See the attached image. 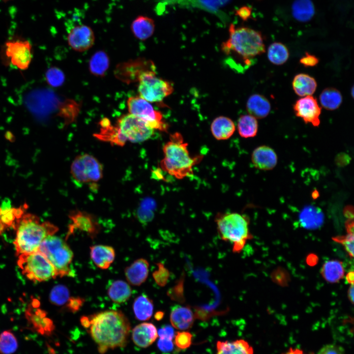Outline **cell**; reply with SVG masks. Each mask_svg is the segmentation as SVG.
Returning a JSON list of instances; mask_svg holds the SVG:
<instances>
[{
  "instance_id": "cell-23",
  "label": "cell",
  "mask_w": 354,
  "mask_h": 354,
  "mask_svg": "<svg viewBox=\"0 0 354 354\" xmlns=\"http://www.w3.org/2000/svg\"><path fill=\"white\" fill-rule=\"evenodd\" d=\"M90 255L92 261L98 267L105 269L114 262L115 251L110 246L95 245L90 247Z\"/></svg>"
},
{
  "instance_id": "cell-14",
  "label": "cell",
  "mask_w": 354,
  "mask_h": 354,
  "mask_svg": "<svg viewBox=\"0 0 354 354\" xmlns=\"http://www.w3.org/2000/svg\"><path fill=\"white\" fill-rule=\"evenodd\" d=\"M71 223L68 228L67 236L76 230L86 232L91 238H94L100 232L101 227L96 217L87 212L75 209L68 215Z\"/></svg>"
},
{
  "instance_id": "cell-17",
  "label": "cell",
  "mask_w": 354,
  "mask_h": 354,
  "mask_svg": "<svg viewBox=\"0 0 354 354\" xmlns=\"http://www.w3.org/2000/svg\"><path fill=\"white\" fill-rule=\"evenodd\" d=\"M251 160L253 165L262 170H270L273 169L277 163V156L271 148L262 146L256 148L253 151Z\"/></svg>"
},
{
  "instance_id": "cell-30",
  "label": "cell",
  "mask_w": 354,
  "mask_h": 354,
  "mask_svg": "<svg viewBox=\"0 0 354 354\" xmlns=\"http://www.w3.org/2000/svg\"><path fill=\"white\" fill-rule=\"evenodd\" d=\"M131 288L129 284L120 280L113 282L107 290L110 298L117 303L126 302L131 296Z\"/></svg>"
},
{
  "instance_id": "cell-22",
  "label": "cell",
  "mask_w": 354,
  "mask_h": 354,
  "mask_svg": "<svg viewBox=\"0 0 354 354\" xmlns=\"http://www.w3.org/2000/svg\"><path fill=\"white\" fill-rule=\"evenodd\" d=\"M100 131L94 136L99 140L119 146H123L127 141L116 125L111 124L109 119L104 118L100 121Z\"/></svg>"
},
{
  "instance_id": "cell-43",
  "label": "cell",
  "mask_w": 354,
  "mask_h": 354,
  "mask_svg": "<svg viewBox=\"0 0 354 354\" xmlns=\"http://www.w3.org/2000/svg\"><path fill=\"white\" fill-rule=\"evenodd\" d=\"M334 241L342 244L351 257L354 256V232H348L347 235L333 238Z\"/></svg>"
},
{
  "instance_id": "cell-38",
  "label": "cell",
  "mask_w": 354,
  "mask_h": 354,
  "mask_svg": "<svg viewBox=\"0 0 354 354\" xmlns=\"http://www.w3.org/2000/svg\"><path fill=\"white\" fill-rule=\"evenodd\" d=\"M18 347V342L10 330H4L0 334V354H13Z\"/></svg>"
},
{
  "instance_id": "cell-19",
  "label": "cell",
  "mask_w": 354,
  "mask_h": 354,
  "mask_svg": "<svg viewBox=\"0 0 354 354\" xmlns=\"http://www.w3.org/2000/svg\"><path fill=\"white\" fill-rule=\"evenodd\" d=\"M149 263L146 259L136 260L124 270L128 282L133 286H139L145 282L148 274Z\"/></svg>"
},
{
  "instance_id": "cell-41",
  "label": "cell",
  "mask_w": 354,
  "mask_h": 354,
  "mask_svg": "<svg viewBox=\"0 0 354 354\" xmlns=\"http://www.w3.org/2000/svg\"><path fill=\"white\" fill-rule=\"evenodd\" d=\"M45 77L48 84L53 87L62 86L65 81V75L63 71L57 67L48 69Z\"/></svg>"
},
{
  "instance_id": "cell-28",
  "label": "cell",
  "mask_w": 354,
  "mask_h": 354,
  "mask_svg": "<svg viewBox=\"0 0 354 354\" xmlns=\"http://www.w3.org/2000/svg\"><path fill=\"white\" fill-rule=\"evenodd\" d=\"M292 86L297 95L304 97L313 94L316 89L317 84L313 77L306 74L300 73L295 76Z\"/></svg>"
},
{
  "instance_id": "cell-5",
  "label": "cell",
  "mask_w": 354,
  "mask_h": 354,
  "mask_svg": "<svg viewBox=\"0 0 354 354\" xmlns=\"http://www.w3.org/2000/svg\"><path fill=\"white\" fill-rule=\"evenodd\" d=\"M217 230L224 241L233 243V252H239L252 236L249 230V220L237 212L218 213L215 218Z\"/></svg>"
},
{
  "instance_id": "cell-25",
  "label": "cell",
  "mask_w": 354,
  "mask_h": 354,
  "mask_svg": "<svg viewBox=\"0 0 354 354\" xmlns=\"http://www.w3.org/2000/svg\"><path fill=\"white\" fill-rule=\"evenodd\" d=\"M246 109L249 115L256 118H263L270 113L271 105L264 96L254 94L249 97L246 103Z\"/></svg>"
},
{
  "instance_id": "cell-29",
  "label": "cell",
  "mask_w": 354,
  "mask_h": 354,
  "mask_svg": "<svg viewBox=\"0 0 354 354\" xmlns=\"http://www.w3.org/2000/svg\"><path fill=\"white\" fill-rule=\"evenodd\" d=\"M216 354H253L252 348L243 340L218 341Z\"/></svg>"
},
{
  "instance_id": "cell-37",
  "label": "cell",
  "mask_w": 354,
  "mask_h": 354,
  "mask_svg": "<svg viewBox=\"0 0 354 354\" xmlns=\"http://www.w3.org/2000/svg\"><path fill=\"white\" fill-rule=\"evenodd\" d=\"M289 57V52L287 47L280 42H274L268 48V59L274 64H283L286 62Z\"/></svg>"
},
{
  "instance_id": "cell-4",
  "label": "cell",
  "mask_w": 354,
  "mask_h": 354,
  "mask_svg": "<svg viewBox=\"0 0 354 354\" xmlns=\"http://www.w3.org/2000/svg\"><path fill=\"white\" fill-rule=\"evenodd\" d=\"M229 31V38L221 45L225 54L235 53L248 61L265 52L263 39L259 32L246 27L236 28L233 24L230 25Z\"/></svg>"
},
{
  "instance_id": "cell-12",
  "label": "cell",
  "mask_w": 354,
  "mask_h": 354,
  "mask_svg": "<svg viewBox=\"0 0 354 354\" xmlns=\"http://www.w3.org/2000/svg\"><path fill=\"white\" fill-rule=\"evenodd\" d=\"M4 55L13 66L25 70L31 61L32 46L27 40H9L5 44Z\"/></svg>"
},
{
  "instance_id": "cell-3",
  "label": "cell",
  "mask_w": 354,
  "mask_h": 354,
  "mask_svg": "<svg viewBox=\"0 0 354 354\" xmlns=\"http://www.w3.org/2000/svg\"><path fill=\"white\" fill-rule=\"evenodd\" d=\"M187 147L188 144L184 142L180 133L171 134L169 141L163 147L164 157L160 161L162 169L179 179L192 175L193 166L202 157H192Z\"/></svg>"
},
{
  "instance_id": "cell-18",
  "label": "cell",
  "mask_w": 354,
  "mask_h": 354,
  "mask_svg": "<svg viewBox=\"0 0 354 354\" xmlns=\"http://www.w3.org/2000/svg\"><path fill=\"white\" fill-rule=\"evenodd\" d=\"M158 337L154 324L143 323L136 325L132 331V339L137 346L145 348L151 345Z\"/></svg>"
},
{
  "instance_id": "cell-34",
  "label": "cell",
  "mask_w": 354,
  "mask_h": 354,
  "mask_svg": "<svg viewBox=\"0 0 354 354\" xmlns=\"http://www.w3.org/2000/svg\"><path fill=\"white\" fill-rule=\"evenodd\" d=\"M292 7L293 16L300 22L309 21L315 14L314 4L311 0H295Z\"/></svg>"
},
{
  "instance_id": "cell-2",
  "label": "cell",
  "mask_w": 354,
  "mask_h": 354,
  "mask_svg": "<svg viewBox=\"0 0 354 354\" xmlns=\"http://www.w3.org/2000/svg\"><path fill=\"white\" fill-rule=\"evenodd\" d=\"M15 224L16 234L13 243L17 256L37 251L46 237L59 230L55 225L48 221L41 222L38 216L31 213L24 214Z\"/></svg>"
},
{
  "instance_id": "cell-27",
  "label": "cell",
  "mask_w": 354,
  "mask_h": 354,
  "mask_svg": "<svg viewBox=\"0 0 354 354\" xmlns=\"http://www.w3.org/2000/svg\"><path fill=\"white\" fill-rule=\"evenodd\" d=\"M46 313L40 309L29 308L26 313L27 319L33 326L43 334L50 333L54 328L52 320L46 317Z\"/></svg>"
},
{
  "instance_id": "cell-53",
  "label": "cell",
  "mask_w": 354,
  "mask_h": 354,
  "mask_svg": "<svg viewBox=\"0 0 354 354\" xmlns=\"http://www.w3.org/2000/svg\"><path fill=\"white\" fill-rule=\"evenodd\" d=\"M354 274L353 271H350L347 274L346 279L348 282L351 284H354Z\"/></svg>"
},
{
  "instance_id": "cell-40",
  "label": "cell",
  "mask_w": 354,
  "mask_h": 354,
  "mask_svg": "<svg viewBox=\"0 0 354 354\" xmlns=\"http://www.w3.org/2000/svg\"><path fill=\"white\" fill-rule=\"evenodd\" d=\"M62 104L61 109V115L65 119L66 124L74 121L80 111L78 103L73 100L67 99Z\"/></svg>"
},
{
  "instance_id": "cell-1",
  "label": "cell",
  "mask_w": 354,
  "mask_h": 354,
  "mask_svg": "<svg viewBox=\"0 0 354 354\" xmlns=\"http://www.w3.org/2000/svg\"><path fill=\"white\" fill-rule=\"evenodd\" d=\"M91 337L104 354L109 349L123 348L131 330L130 322L120 311L106 310L88 317Z\"/></svg>"
},
{
  "instance_id": "cell-24",
  "label": "cell",
  "mask_w": 354,
  "mask_h": 354,
  "mask_svg": "<svg viewBox=\"0 0 354 354\" xmlns=\"http://www.w3.org/2000/svg\"><path fill=\"white\" fill-rule=\"evenodd\" d=\"M324 216L321 209L312 206L304 208L299 216V221L304 228L315 230L320 227L324 222Z\"/></svg>"
},
{
  "instance_id": "cell-13",
  "label": "cell",
  "mask_w": 354,
  "mask_h": 354,
  "mask_svg": "<svg viewBox=\"0 0 354 354\" xmlns=\"http://www.w3.org/2000/svg\"><path fill=\"white\" fill-rule=\"evenodd\" d=\"M153 69H155V66L150 60L137 59L118 64L115 75L123 82L130 84L138 82L140 76L144 72Z\"/></svg>"
},
{
  "instance_id": "cell-15",
  "label": "cell",
  "mask_w": 354,
  "mask_h": 354,
  "mask_svg": "<svg viewBox=\"0 0 354 354\" xmlns=\"http://www.w3.org/2000/svg\"><path fill=\"white\" fill-rule=\"evenodd\" d=\"M67 39L68 44L73 50L82 52L92 47L95 41V35L93 30L89 26L79 24L70 29Z\"/></svg>"
},
{
  "instance_id": "cell-51",
  "label": "cell",
  "mask_w": 354,
  "mask_h": 354,
  "mask_svg": "<svg viewBox=\"0 0 354 354\" xmlns=\"http://www.w3.org/2000/svg\"><path fill=\"white\" fill-rule=\"evenodd\" d=\"M354 284H351V286L348 290V295L349 299L350 300L351 303H354Z\"/></svg>"
},
{
  "instance_id": "cell-36",
  "label": "cell",
  "mask_w": 354,
  "mask_h": 354,
  "mask_svg": "<svg viewBox=\"0 0 354 354\" xmlns=\"http://www.w3.org/2000/svg\"><path fill=\"white\" fill-rule=\"evenodd\" d=\"M258 124L257 118L250 115L241 116L237 122V130L239 135L244 138L255 136Z\"/></svg>"
},
{
  "instance_id": "cell-44",
  "label": "cell",
  "mask_w": 354,
  "mask_h": 354,
  "mask_svg": "<svg viewBox=\"0 0 354 354\" xmlns=\"http://www.w3.org/2000/svg\"><path fill=\"white\" fill-rule=\"evenodd\" d=\"M175 344L181 349L188 348L191 344L192 334L187 331L177 332L175 335Z\"/></svg>"
},
{
  "instance_id": "cell-33",
  "label": "cell",
  "mask_w": 354,
  "mask_h": 354,
  "mask_svg": "<svg viewBox=\"0 0 354 354\" xmlns=\"http://www.w3.org/2000/svg\"><path fill=\"white\" fill-rule=\"evenodd\" d=\"M109 65L110 59L107 54L104 51H98L90 58L88 68L93 75L102 77L105 75Z\"/></svg>"
},
{
  "instance_id": "cell-32",
  "label": "cell",
  "mask_w": 354,
  "mask_h": 354,
  "mask_svg": "<svg viewBox=\"0 0 354 354\" xmlns=\"http://www.w3.org/2000/svg\"><path fill=\"white\" fill-rule=\"evenodd\" d=\"M133 309L135 317L137 320H148L153 314V302L146 295H141L134 300Z\"/></svg>"
},
{
  "instance_id": "cell-42",
  "label": "cell",
  "mask_w": 354,
  "mask_h": 354,
  "mask_svg": "<svg viewBox=\"0 0 354 354\" xmlns=\"http://www.w3.org/2000/svg\"><path fill=\"white\" fill-rule=\"evenodd\" d=\"M156 265L158 269L153 272L152 276L155 282L158 286L164 287L168 282L170 276V272L163 264L158 263Z\"/></svg>"
},
{
  "instance_id": "cell-10",
  "label": "cell",
  "mask_w": 354,
  "mask_h": 354,
  "mask_svg": "<svg viewBox=\"0 0 354 354\" xmlns=\"http://www.w3.org/2000/svg\"><path fill=\"white\" fill-rule=\"evenodd\" d=\"M129 113L144 121L153 130L167 131L168 125L163 121L161 113L155 110L150 102L139 96H131L127 101Z\"/></svg>"
},
{
  "instance_id": "cell-20",
  "label": "cell",
  "mask_w": 354,
  "mask_h": 354,
  "mask_svg": "<svg viewBox=\"0 0 354 354\" xmlns=\"http://www.w3.org/2000/svg\"><path fill=\"white\" fill-rule=\"evenodd\" d=\"M170 320L174 328L180 330H185L192 326L194 316L189 307L177 305L171 310Z\"/></svg>"
},
{
  "instance_id": "cell-52",
  "label": "cell",
  "mask_w": 354,
  "mask_h": 354,
  "mask_svg": "<svg viewBox=\"0 0 354 354\" xmlns=\"http://www.w3.org/2000/svg\"><path fill=\"white\" fill-rule=\"evenodd\" d=\"M283 354H304L300 350L297 349H290L287 352Z\"/></svg>"
},
{
  "instance_id": "cell-7",
  "label": "cell",
  "mask_w": 354,
  "mask_h": 354,
  "mask_svg": "<svg viewBox=\"0 0 354 354\" xmlns=\"http://www.w3.org/2000/svg\"><path fill=\"white\" fill-rule=\"evenodd\" d=\"M18 257V265L30 280L43 282L57 277L54 267L39 251L22 254Z\"/></svg>"
},
{
  "instance_id": "cell-39",
  "label": "cell",
  "mask_w": 354,
  "mask_h": 354,
  "mask_svg": "<svg viewBox=\"0 0 354 354\" xmlns=\"http://www.w3.org/2000/svg\"><path fill=\"white\" fill-rule=\"evenodd\" d=\"M69 291L68 288L63 285L55 286L51 290L49 299L51 302L57 306H61L66 303L69 298Z\"/></svg>"
},
{
  "instance_id": "cell-46",
  "label": "cell",
  "mask_w": 354,
  "mask_h": 354,
  "mask_svg": "<svg viewBox=\"0 0 354 354\" xmlns=\"http://www.w3.org/2000/svg\"><path fill=\"white\" fill-rule=\"evenodd\" d=\"M84 299L80 297H71L66 303L67 308L72 312L78 311L83 306Z\"/></svg>"
},
{
  "instance_id": "cell-26",
  "label": "cell",
  "mask_w": 354,
  "mask_h": 354,
  "mask_svg": "<svg viewBox=\"0 0 354 354\" xmlns=\"http://www.w3.org/2000/svg\"><path fill=\"white\" fill-rule=\"evenodd\" d=\"M235 130V125L233 121L224 116L216 118L210 125L211 133L218 140L229 139L233 135Z\"/></svg>"
},
{
  "instance_id": "cell-35",
  "label": "cell",
  "mask_w": 354,
  "mask_h": 354,
  "mask_svg": "<svg viewBox=\"0 0 354 354\" xmlns=\"http://www.w3.org/2000/svg\"><path fill=\"white\" fill-rule=\"evenodd\" d=\"M320 103L323 107L327 110L338 109L342 102L341 92L333 88L324 89L319 97Z\"/></svg>"
},
{
  "instance_id": "cell-49",
  "label": "cell",
  "mask_w": 354,
  "mask_h": 354,
  "mask_svg": "<svg viewBox=\"0 0 354 354\" xmlns=\"http://www.w3.org/2000/svg\"><path fill=\"white\" fill-rule=\"evenodd\" d=\"M299 61L305 67H312L318 63L319 59L316 56L306 52L305 55L300 59Z\"/></svg>"
},
{
  "instance_id": "cell-54",
  "label": "cell",
  "mask_w": 354,
  "mask_h": 354,
  "mask_svg": "<svg viewBox=\"0 0 354 354\" xmlns=\"http://www.w3.org/2000/svg\"><path fill=\"white\" fill-rule=\"evenodd\" d=\"M164 315V313L162 312H158L155 315V318L157 320H161Z\"/></svg>"
},
{
  "instance_id": "cell-8",
  "label": "cell",
  "mask_w": 354,
  "mask_h": 354,
  "mask_svg": "<svg viewBox=\"0 0 354 354\" xmlns=\"http://www.w3.org/2000/svg\"><path fill=\"white\" fill-rule=\"evenodd\" d=\"M138 82L139 96L150 103L161 102L174 91L171 83L156 76L155 69L144 72Z\"/></svg>"
},
{
  "instance_id": "cell-47",
  "label": "cell",
  "mask_w": 354,
  "mask_h": 354,
  "mask_svg": "<svg viewBox=\"0 0 354 354\" xmlns=\"http://www.w3.org/2000/svg\"><path fill=\"white\" fill-rule=\"evenodd\" d=\"M157 333L160 338H166L173 340L175 336L173 327L169 325L162 326L158 330Z\"/></svg>"
},
{
  "instance_id": "cell-16",
  "label": "cell",
  "mask_w": 354,
  "mask_h": 354,
  "mask_svg": "<svg viewBox=\"0 0 354 354\" xmlns=\"http://www.w3.org/2000/svg\"><path fill=\"white\" fill-rule=\"evenodd\" d=\"M294 110L295 115L306 123H311L314 126L319 125L321 108L316 98L308 95L298 99L294 106Z\"/></svg>"
},
{
  "instance_id": "cell-50",
  "label": "cell",
  "mask_w": 354,
  "mask_h": 354,
  "mask_svg": "<svg viewBox=\"0 0 354 354\" xmlns=\"http://www.w3.org/2000/svg\"><path fill=\"white\" fill-rule=\"evenodd\" d=\"M252 9L247 6H243L236 10L235 14L244 21H247L251 16Z\"/></svg>"
},
{
  "instance_id": "cell-11",
  "label": "cell",
  "mask_w": 354,
  "mask_h": 354,
  "mask_svg": "<svg viewBox=\"0 0 354 354\" xmlns=\"http://www.w3.org/2000/svg\"><path fill=\"white\" fill-rule=\"evenodd\" d=\"M116 125L126 140L134 143L147 141L152 136L154 130L129 113L119 118Z\"/></svg>"
},
{
  "instance_id": "cell-9",
  "label": "cell",
  "mask_w": 354,
  "mask_h": 354,
  "mask_svg": "<svg viewBox=\"0 0 354 354\" xmlns=\"http://www.w3.org/2000/svg\"><path fill=\"white\" fill-rule=\"evenodd\" d=\"M70 173L80 183H95L103 177V167L93 156L88 153L76 156L71 165Z\"/></svg>"
},
{
  "instance_id": "cell-31",
  "label": "cell",
  "mask_w": 354,
  "mask_h": 354,
  "mask_svg": "<svg viewBox=\"0 0 354 354\" xmlns=\"http://www.w3.org/2000/svg\"><path fill=\"white\" fill-rule=\"evenodd\" d=\"M344 268L341 262L332 260L326 262L321 269L323 278L328 282H338L344 276Z\"/></svg>"
},
{
  "instance_id": "cell-45",
  "label": "cell",
  "mask_w": 354,
  "mask_h": 354,
  "mask_svg": "<svg viewBox=\"0 0 354 354\" xmlns=\"http://www.w3.org/2000/svg\"><path fill=\"white\" fill-rule=\"evenodd\" d=\"M317 354H345V351L340 346L328 344L322 347Z\"/></svg>"
},
{
  "instance_id": "cell-48",
  "label": "cell",
  "mask_w": 354,
  "mask_h": 354,
  "mask_svg": "<svg viewBox=\"0 0 354 354\" xmlns=\"http://www.w3.org/2000/svg\"><path fill=\"white\" fill-rule=\"evenodd\" d=\"M157 346L159 349L164 353L172 352L174 347L172 340L166 338H159Z\"/></svg>"
},
{
  "instance_id": "cell-6",
  "label": "cell",
  "mask_w": 354,
  "mask_h": 354,
  "mask_svg": "<svg viewBox=\"0 0 354 354\" xmlns=\"http://www.w3.org/2000/svg\"><path fill=\"white\" fill-rule=\"evenodd\" d=\"M38 251L42 254L54 267L57 276L73 275L70 265L73 253L66 242L60 237L49 236L40 245Z\"/></svg>"
},
{
  "instance_id": "cell-21",
  "label": "cell",
  "mask_w": 354,
  "mask_h": 354,
  "mask_svg": "<svg viewBox=\"0 0 354 354\" xmlns=\"http://www.w3.org/2000/svg\"><path fill=\"white\" fill-rule=\"evenodd\" d=\"M155 28L154 20L145 15L137 16L130 25V30L133 35L142 41L150 38L154 33Z\"/></svg>"
}]
</instances>
